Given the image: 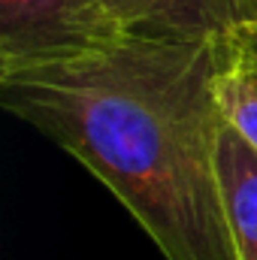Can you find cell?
I'll use <instances>...</instances> for the list:
<instances>
[{
    "mask_svg": "<svg viewBox=\"0 0 257 260\" xmlns=\"http://www.w3.org/2000/svg\"><path fill=\"white\" fill-rule=\"evenodd\" d=\"M242 3V9L248 12V18H251V27H254V37H257V0H239Z\"/></svg>",
    "mask_w": 257,
    "mask_h": 260,
    "instance_id": "obj_6",
    "label": "cell"
},
{
    "mask_svg": "<svg viewBox=\"0 0 257 260\" xmlns=\"http://www.w3.org/2000/svg\"><path fill=\"white\" fill-rule=\"evenodd\" d=\"M127 37L230 43L254 40V27L239 0H106Z\"/></svg>",
    "mask_w": 257,
    "mask_h": 260,
    "instance_id": "obj_3",
    "label": "cell"
},
{
    "mask_svg": "<svg viewBox=\"0 0 257 260\" xmlns=\"http://www.w3.org/2000/svg\"><path fill=\"white\" fill-rule=\"evenodd\" d=\"M124 37L106 0H0V73L103 52Z\"/></svg>",
    "mask_w": 257,
    "mask_h": 260,
    "instance_id": "obj_2",
    "label": "cell"
},
{
    "mask_svg": "<svg viewBox=\"0 0 257 260\" xmlns=\"http://www.w3.org/2000/svg\"><path fill=\"white\" fill-rule=\"evenodd\" d=\"M212 94L227 127L257 151V43L230 40L218 49Z\"/></svg>",
    "mask_w": 257,
    "mask_h": 260,
    "instance_id": "obj_5",
    "label": "cell"
},
{
    "mask_svg": "<svg viewBox=\"0 0 257 260\" xmlns=\"http://www.w3.org/2000/svg\"><path fill=\"white\" fill-rule=\"evenodd\" d=\"M218 49L124 37L103 52L6 70L0 94L115 194L164 260H236L218 173Z\"/></svg>",
    "mask_w": 257,
    "mask_h": 260,
    "instance_id": "obj_1",
    "label": "cell"
},
{
    "mask_svg": "<svg viewBox=\"0 0 257 260\" xmlns=\"http://www.w3.org/2000/svg\"><path fill=\"white\" fill-rule=\"evenodd\" d=\"M218 173L236 260H257V151L233 127H221Z\"/></svg>",
    "mask_w": 257,
    "mask_h": 260,
    "instance_id": "obj_4",
    "label": "cell"
}]
</instances>
